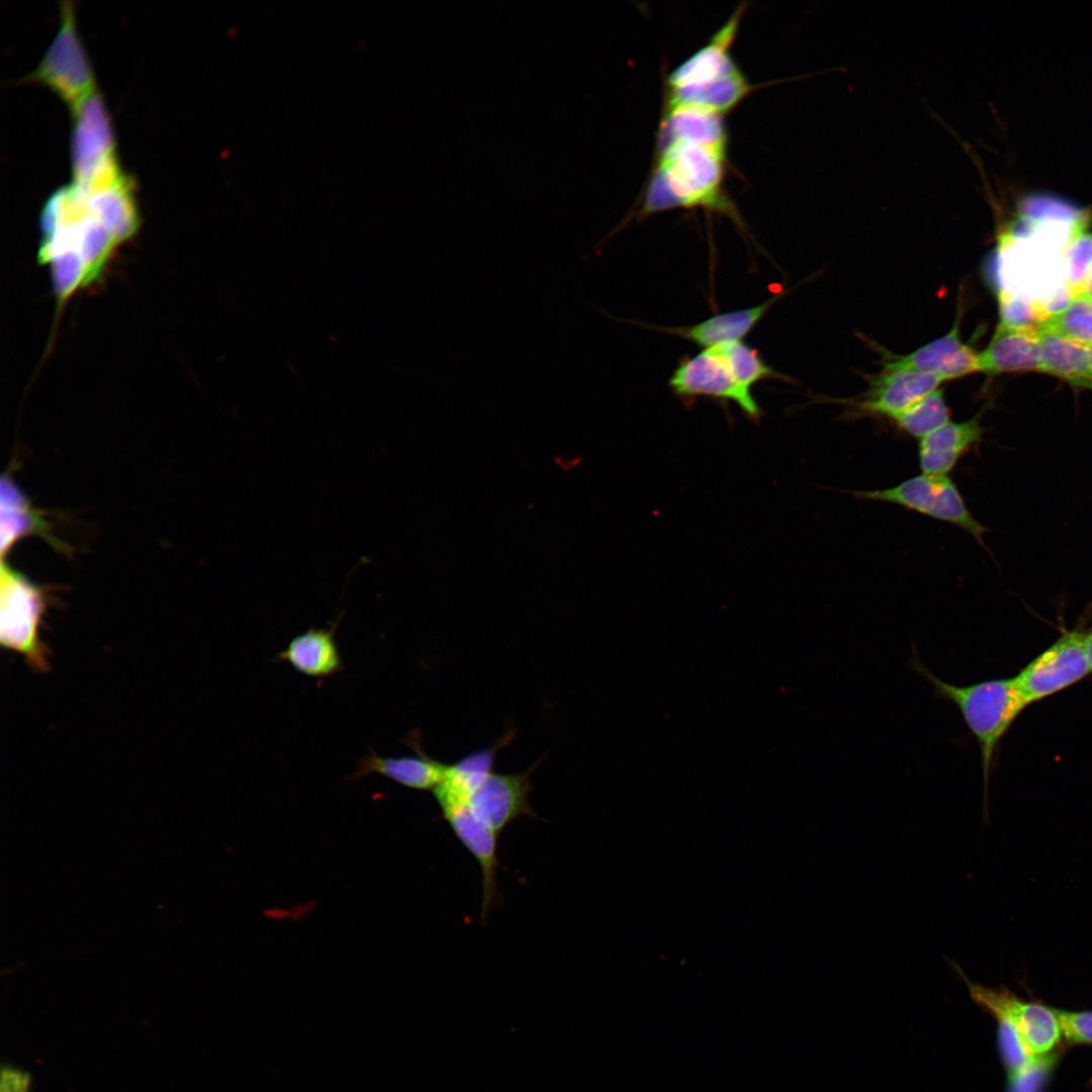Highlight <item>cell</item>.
Wrapping results in <instances>:
<instances>
[{
    "mask_svg": "<svg viewBox=\"0 0 1092 1092\" xmlns=\"http://www.w3.org/2000/svg\"><path fill=\"white\" fill-rule=\"evenodd\" d=\"M725 150L685 141L659 142L639 214L703 206L740 219L722 192Z\"/></svg>",
    "mask_w": 1092,
    "mask_h": 1092,
    "instance_id": "cell-1",
    "label": "cell"
},
{
    "mask_svg": "<svg viewBox=\"0 0 1092 1092\" xmlns=\"http://www.w3.org/2000/svg\"><path fill=\"white\" fill-rule=\"evenodd\" d=\"M913 668L933 688L935 696L953 704L976 738L981 756L985 792L994 755L1001 738L1027 707L1014 677L996 678L958 687L934 675L917 654Z\"/></svg>",
    "mask_w": 1092,
    "mask_h": 1092,
    "instance_id": "cell-2",
    "label": "cell"
},
{
    "mask_svg": "<svg viewBox=\"0 0 1092 1092\" xmlns=\"http://www.w3.org/2000/svg\"><path fill=\"white\" fill-rule=\"evenodd\" d=\"M493 748L472 752L448 764L446 779L463 792L473 811L498 834L522 816H535L529 803L531 774L536 765L522 774L493 770Z\"/></svg>",
    "mask_w": 1092,
    "mask_h": 1092,
    "instance_id": "cell-3",
    "label": "cell"
},
{
    "mask_svg": "<svg viewBox=\"0 0 1092 1092\" xmlns=\"http://www.w3.org/2000/svg\"><path fill=\"white\" fill-rule=\"evenodd\" d=\"M48 592L2 559L0 573V643L20 655L34 671L51 669L50 650L40 636Z\"/></svg>",
    "mask_w": 1092,
    "mask_h": 1092,
    "instance_id": "cell-4",
    "label": "cell"
},
{
    "mask_svg": "<svg viewBox=\"0 0 1092 1092\" xmlns=\"http://www.w3.org/2000/svg\"><path fill=\"white\" fill-rule=\"evenodd\" d=\"M71 109L74 183L93 187L119 176L113 128L100 93L94 90Z\"/></svg>",
    "mask_w": 1092,
    "mask_h": 1092,
    "instance_id": "cell-5",
    "label": "cell"
},
{
    "mask_svg": "<svg viewBox=\"0 0 1092 1092\" xmlns=\"http://www.w3.org/2000/svg\"><path fill=\"white\" fill-rule=\"evenodd\" d=\"M846 492L859 499L894 504L949 523L969 533L986 548L983 536L988 529L971 514L958 486L947 475L922 473L892 487Z\"/></svg>",
    "mask_w": 1092,
    "mask_h": 1092,
    "instance_id": "cell-6",
    "label": "cell"
},
{
    "mask_svg": "<svg viewBox=\"0 0 1092 1092\" xmlns=\"http://www.w3.org/2000/svg\"><path fill=\"white\" fill-rule=\"evenodd\" d=\"M668 385L680 398L708 396L731 400L752 421L761 418V410L723 344L705 348L700 353L682 358L673 370Z\"/></svg>",
    "mask_w": 1092,
    "mask_h": 1092,
    "instance_id": "cell-7",
    "label": "cell"
},
{
    "mask_svg": "<svg viewBox=\"0 0 1092 1092\" xmlns=\"http://www.w3.org/2000/svg\"><path fill=\"white\" fill-rule=\"evenodd\" d=\"M433 794L453 833L480 867L483 886L481 916L484 918L497 899L498 833L473 811L461 789L449 780L444 779Z\"/></svg>",
    "mask_w": 1092,
    "mask_h": 1092,
    "instance_id": "cell-8",
    "label": "cell"
},
{
    "mask_svg": "<svg viewBox=\"0 0 1092 1092\" xmlns=\"http://www.w3.org/2000/svg\"><path fill=\"white\" fill-rule=\"evenodd\" d=\"M28 78L46 84L70 106L96 90L93 71L79 38L70 2H63L60 28Z\"/></svg>",
    "mask_w": 1092,
    "mask_h": 1092,
    "instance_id": "cell-9",
    "label": "cell"
},
{
    "mask_svg": "<svg viewBox=\"0 0 1092 1092\" xmlns=\"http://www.w3.org/2000/svg\"><path fill=\"white\" fill-rule=\"evenodd\" d=\"M1085 632L1064 633L1014 676L1027 706L1057 694L1091 673Z\"/></svg>",
    "mask_w": 1092,
    "mask_h": 1092,
    "instance_id": "cell-10",
    "label": "cell"
},
{
    "mask_svg": "<svg viewBox=\"0 0 1092 1092\" xmlns=\"http://www.w3.org/2000/svg\"><path fill=\"white\" fill-rule=\"evenodd\" d=\"M953 967L968 986L974 1002L992 1016H1008L1036 1058H1044L1055 1049L1062 1035L1055 1010L1038 1003L1024 1002L1006 989H992L973 983L959 966L953 964Z\"/></svg>",
    "mask_w": 1092,
    "mask_h": 1092,
    "instance_id": "cell-11",
    "label": "cell"
},
{
    "mask_svg": "<svg viewBox=\"0 0 1092 1092\" xmlns=\"http://www.w3.org/2000/svg\"><path fill=\"white\" fill-rule=\"evenodd\" d=\"M961 318L962 313L958 312L945 335L913 352L885 357L884 369L933 373L944 381L979 371V353L961 339Z\"/></svg>",
    "mask_w": 1092,
    "mask_h": 1092,
    "instance_id": "cell-12",
    "label": "cell"
},
{
    "mask_svg": "<svg viewBox=\"0 0 1092 1092\" xmlns=\"http://www.w3.org/2000/svg\"><path fill=\"white\" fill-rule=\"evenodd\" d=\"M743 7L737 8L712 39L668 76V91H698L738 74L729 48L736 34Z\"/></svg>",
    "mask_w": 1092,
    "mask_h": 1092,
    "instance_id": "cell-13",
    "label": "cell"
},
{
    "mask_svg": "<svg viewBox=\"0 0 1092 1092\" xmlns=\"http://www.w3.org/2000/svg\"><path fill=\"white\" fill-rule=\"evenodd\" d=\"M944 380L933 373L886 370L869 379L868 390L851 403L866 415L894 418L939 387Z\"/></svg>",
    "mask_w": 1092,
    "mask_h": 1092,
    "instance_id": "cell-14",
    "label": "cell"
},
{
    "mask_svg": "<svg viewBox=\"0 0 1092 1092\" xmlns=\"http://www.w3.org/2000/svg\"><path fill=\"white\" fill-rule=\"evenodd\" d=\"M408 742L417 755L382 756L371 750L357 759V766L350 779L357 780L372 774L385 777L401 786L432 792L444 781L448 763L428 756L419 741L411 736Z\"/></svg>",
    "mask_w": 1092,
    "mask_h": 1092,
    "instance_id": "cell-15",
    "label": "cell"
},
{
    "mask_svg": "<svg viewBox=\"0 0 1092 1092\" xmlns=\"http://www.w3.org/2000/svg\"><path fill=\"white\" fill-rule=\"evenodd\" d=\"M979 416L968 421L948 422L919 439L918 459L924 474L947 475L962 456L982 438Z\"/></svg>",
    "mask_w": 1092,
    "mask_h": 1092,
    "instance_id": "cell-16",
    "label": "cell"
},
{
    "mask_svg": "<svg viewBox=\"0 0 1092 1092\" xmlns=\"http://www.w3.org/2000/svg\"><path fill=\"white\" fill-rule=\"evenodd\" d=\"M335 627L309 628L293 637L275 661L289 663L297 672L316 678L331 677L344 669Z\"/></svg>",
    "mask_w": 1092,
    "mask_h": 1092,
    "instance_id": "cell-17",
    "label": "cell"
},
{
    "mask_svg": "<svg viewBox=\"0 0 1092 1092\" xmlns=\"http://www.w3.org/2000/svg\"><path fill=\"white\" fill-rule=\"evenodd\" d=\"M1039 332L998 325L988 346L979 353V371L988 374L1039 371Z\"/></svg>",
    "mask_w": 1092,
    "mask_h": 1092,
    "instance_id": "cell-18",
    "label": "cell"
},
{
    "mask_svg": "<svg viewBox=\"0 0 1092 1092\" xmlns=\"http://www.w3.org/2000/svg\"><path fill=\"white\" fill-rule=\"evenodd\" d=\"M779 297L776 295L749 308L718 313L693 326L660 330L693 342L704 349L722 343L741 341L760 322Z\"/></svg>",
    "mask_w": 1092,
    "mask_h": 1092,
    "instance_id": "cell-19",
    "label": "cell"
},
{
    "mask_svg": "<svg viewBox=\"0 0 1092 1092\" xmlns=\"http://www.w3.org/2000/svg\"><path fill=\"white\" fill-rule=\"evenodd\" d=\"M50 525L41 512L34 509L14 482L3 476L1 483V554H8L20 538L39 535L57 549H64L61 541L49 531Z\"/></svg>",
    "mask_w": 1092,
    "mask_h": 1092,
    "instance_id": "cell-20",
    "label": "cell"
},
{
    "mask_svg": "<svg viewBox=\"0 0 1092 1092\" xmlns=\"http://www.w3.org/2000/svg\"><path fill=\"white\" fill-rule=\"evenodd\" d=\"M1038 363L1039 371L1074 386L1092 389V365L1086 346L1042 329L1038 336Z\"/></svg>",
    "mask_w": 1092,
    "mask_h": 1092,
    "instance_id": "cell-21",
    "label": "cell"
},
{
    "mask_svg": "<svg viewBox=\"0 0 1092 1092\" xmlns=\"http://www.w3.org/2000/svg\"><path fill=\"white\" fill-rule=\"evenodd\" d=\"M670 141L726 151L727 134L721 114L693 106H666L659 142Z\"/></svg>",
    "mask_w": 1092,
    "mask_h": 1092,
    "instance_id": "cell-22",
    "label": "cell"
},
{
    "mask_svg": "<svg viewBox=\"0 0 1092 1092\" xmlns=\"http://www.w3.org/2000/svg\"><path fill=\"white\" fill-rule=\"evenodd\" d=\"M1088 222V215L1083 212L1074 222L1064 250L1065 285L1072 297L1085 291L1092 266V231Z\"/></svg>",
    "mask_w": 1092,
    "mask_h": 1092,
    "instance_id": "cell-23",
    "label": "cell"
},
{
    "mask_svg": "<svg viewBox=\"0 0 1092 1092\" xmlns=\"http://www.w3.org/2000/svg\"><path fill=\"white\" fill-rule=\"evenodd\" d=\"M1043 329L1075 343L1092 346V299L1084 291L1073 296L1060 310L1051 314Z\"/></svg>",
    "mask_w": 1092,
    "mask_h": 1092,
    "instance_id": "cell-24",
    "label": "cell"
},
{
    "mask_svg": "<svg viewBox=\"0 0 1092 1092\" xmlns=\"http://www.w3.org/2000/svg\"><path fill=\"white\" fill-rule=\"evenodd\" d=\"M949 410L939 388L892 418L907 434L923 438L949 422Z\"/></svg>",
    "mask_w": 1092,
    "mask_h": 1092,
    "instance_id": "cell-25",
    "label": "cell"
},
{
    "mask_svg": "<svg viewBox=\"0 0 1092 1092\" xmlns=\"http://www.w3.org/2000/svg\"><path fill=\"white\" fill-rule=\"evenodd\" d=\"M999 325L1026 331L1039 332L1051 313L1035 299H1024L1001 288L998 293Z\"/></svg>",
    "mask_w": 1092,
    "mask_h": 1092,
    "instance_id": "cell-26",
    "label": "cell"
},
{
    "mask_svg": "<svg viewBox=\"0 0 1092 1092\" xmlns=\"http://www.w3.org/2000/svg\"><path fill=\"white\" fill-rule=\"evenodd\" d=\"M1062 1035L1072 1043H1092V1012L1055 1010Z\"/></svg>",
    "mask_w": 1092,
    "mask_h": 1092,
    "instance_id": "cell-27",
    "label": "cell"
},
{
    "mask_svg": "<svg viewBox=\"0 0 1092 1092\" xmlns=\"http://www.w3.org/2000/svg\"><path fill=\"white\" fill-rule=\"evenodd\" d=\"M31 1077L16 1068H3L1 1072L0 1092H30Z\"/></svg>",
    "mask_w": 1092,
    "mask_h": 1092,
    "instance_id": "cell-28",
    "label": "cell"
},
{
    "mask_svg": "<svg viewBox=\"0 0 1092 1092\" xmlns=\"http://www.w3.org/2000/svg\"><path fill=\"white\" fill-rule=\"evenodd\" d=\"M1086 646L1092 671V629L1089 632H1085Z\"/></svg>",
    "mask_w": 1092,
    "mask_h": 1092,
    "instance_id": "cell-29",
    "label": "cell"
},
{
    "mask_svg": "<svg viewBox=\"0 0 1092 1092\" xmlns=\"http://www.w3.org/2000/svg\"><path fill=\"white\" fill-rule=\"evenodd\" d=\"M1085 292L1092 299V266L1090 268V271H1089V274H1088V277H1087V281H1086V285H1085Z\"/></svg>",
    "mask_w": 1092,
    "mask_h": 1092,
    "instance_id": "cell-30",
    "label": "cell"
},
{
    "mask_svg": "<svg viewBox=\"0 0 1092 1092\" xmlns=\"http://www.w3.org/2000/svg\"><path fill=\"white\" fill-rule=\"evenodd\" d=\"M1088 351H1089V356H1090L1091 365H1092V346L1088 347Z\"/></svg>",
    "mask_w": 1092,
    "mask_h": 1092,
    "instance_id": "cell-31",
    "label": "cell"
}]
</instances>
